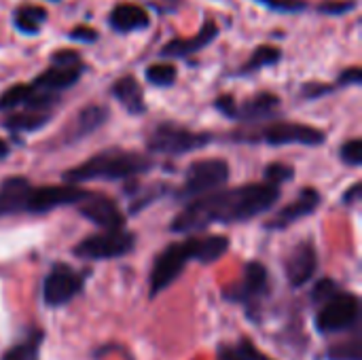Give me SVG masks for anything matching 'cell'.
I'll list each match as a JSON object with an SVG mask.
<instances>
[{
    "mask_svg": "<svg viewBox=\"0 0 362 360\" xmlns=\"http://www.w3.org/2000/svg\"><path fill=\"white\" fill-rule=\"evenodd\" d=\"M83 289V276L72 267L57 263L42 282V301L49 308H59L72 301Z\"/></svg>",
    "mask_w": 362,
    "mask_h": 360,
    "instance_id": "cell-10",
    "label": "cell"
},
{
    "mask_svg": "<svg viewBox=\"0 0 362 360\" xmlns=\"http://www.w3.org/2000/svg\"><path fill=\"white\" fill-rule=\"evenodd\" d=\"M106 121H108V108L98 106V104H89L72 119V123L64 129L62 138H64V142L83 140L85 136L98 132Z\"/></svg>",
    "mask_w": 362,
    "mask_h": 360,
    "instance_id": "cell-16",
    "label": "cell"
},
{
    "mask_svg": "<svg viewBox=\"0 0 362 360\" xmlns=\"http://www.w3.org/2000/svg\"><path fill=\"white\" fill-rule=\"evenodd\" d=\"M32 185L23 176H13L0 182V216L23 212L25 197L30 193Z\"/></svg>",
    "mask_w": 362,
    "mask_h": 360,
    "instance_id": "cell-20",
    "label": "cell"
},
{
    "mask_svg": "<svg viewBox=\"0 0 362 360\" xmlns=\"http://www.w3.org/2000/svg\"><path fill=\"white\" fill-rule=\"evenodd\" d=\"M13 21H15V28H17L21 34H28V36H34V34L38 32V28H40V25H36V23H32V21H28V19H21V17H13Z\"/></svg>",
    "mask_w": 362,
    "mask_h": 360,
    "instance_id": "cell-42",
    "label": "cell"
},
{
    "mask_svg": "<svg viewBox=\"0 0 362 360\" xmlns=\"http://www.w3.org/2000/svg\"><path fill=\"white\" fill-rule=\"evenodd\" d=\"M78 214L102 229L125 227V214L119 210L117 202L102 193H89L83 202H78Z\"/></svg>",
    "mask_w": 362,
    "mask_h": 360,
    "instance_id": "cell-11",
    "label": "cell"
},
{
    "mask_svg": "<svg viewBox=\"0 0 362 360\" xmlns=\"http://www.w3.org/2000/svg\"><path fill=\"white\" fill-rule=\"evenodd\" d=\"M13 17H21V19H28L36 25H40L45 19H47V11L42 6H34V4H23L15 11Z\"/></svg>",
    "mask_w": 362,
    "mask_h": 360,
    "instance_id": "cell-35",
    "label": "cell"
},
{
    "mask_svg": "<svg viewBox=\"0 0 362 360\" xmlns=\"http://www.w3.org/2000/svg\"><path fill=\"white\" fill-rule=\"evenodd\" d=\"M361 316V301L352 293H335L329 301L322 303V310L318 312L316 327L322 335L327 333H339L358 323Z\"/></svg>",
    "mask_w": 362,
    "mask_h": 360,
    "instance_id": "cell-8",
    "label": "cell"
},
{
    "mask_svg": "<svg viewBox=\"0 0 362 360\" xmlns=\"http://www.w3.org/2000/svg\"><path fill=\"white\" fill-rule=\"evenodd\" d=\"M89 195V191L81 189L78 185H66V187H32L28 197H25V208L23 212L32 214H45L49 210L62 208V206H74L83 202Z\"/></svg>",
    "mask_w": 362,
    "mask_h": 360,
    "instance_id": "cell-9",
    "label": "cell"
},
{
    "mask_svg": "<svg viewBox=\"0 0 362 360\" xmlns=\"http://www.w3.org/2000/svg\"><path fill=\"white\" fill-rule=\"evenodd\" d=\"M295 178V168L286 166V163H269L265 168V182H272V185H278L282 187L284 182L293 180Z\"/></svg>",
    "mask_w": 362,
    "mask_h": 360,
    "instance_id": "cell-30",
    "label": "cell"
},
{
    "mask_svg": "<svg viewBox=\"0 0 362 360\" xmlns=\"http://www.w3.org/2000/svg\"><path fill=\"white\" fill-rule=\"evenodd\" d=\"M153 166L155 161L148 155L123 151V149H108L66 170L62 178L64 182L70 185L91 182V180H129L146 174Z\"/></svg>",
    "mask_w": 362,
    "mask_h": 360,
    "instance_id": "cell-2",
    "label": "cell"
},
{
    "mask_svg": "<svg viewBox=\"0 0 362 360\" xmlns=\"http://www.w3.org/2000/svg\"><path fill=\"white\" fill-rule=\"evenodd\" d=\"M134 246H136V236L125 227H121V229H104L102 233H93L85 238L72 248V252L74 257L81 259L104 261V259L125 257L134 250Z\"/></svg>",
    "mask_w": 362,
    "mask_h": 360,
    "instance_id": "cell-6",
    "label": "cell"
},
{
    "mask_svg": "<svg viewBox=\"0 0 362 360\" xmlns=\"http://www.w3.org/2000/svg\"><path fill=\"white\" fill-rule=\"evenodd\" d=\"M335 293H339L337 284H335L333 280L325 278V280L316 282V286L312 289V301H314V303H325V301H329Z\"/></svg>",
    "mask_w": 362,
    "mask_h": 360,
    "instance_id": "cell-34",
    "label": "cell"
},
{
    "mask_svg": "<svg viewBox=\"0 0 362 360\" xmlns=\"http://www.w3.org/2000/svg\"><path fill=\"white\" fill-rule=\"evenodd\" d=\"M68 38L76 40V42H95L98 40V30L89 28V25H76L74 30H70Z\"/></svg>",
    "mask_w": 362,
    "mask_h": 360,
    "instance_id": "cell-39",
    "label": "cell"
},
{
    "mask_svg": "<svg viewBox=\"0 0 362 360\" xmlns=\"http://www.w3.org/2000/svg\"><path fill=\"white\" fill-rule=\"evenodd\" d=\"M42 339V335H34L30 342L21 344V346H15L13 350H8L2 360H38V342Z\"/></svg>",
    "mask_w": 362,
    "mask_h": 360,
    "instance_id": "cell-29",
    "label": "cell"
},
{
    "mask_svg": "<svg viewBox=\"0 0 362 360\" xmlns=\"http://www.w3.org/2000/svg\"><path fill=\"white\" fill-rule=\"evenodd\" d=\"M110 93L119 100V104L129 112V115H142L146 112V104H144V93L140 83L136 81V76L127 74L121 76L112 87Z\"/></svg>",
    "mask_w": 362,
    "mask_h": 360,
    "instance_id": "cell-21",
    "label": "cell"
},
{
    "mask_svg": "<svg viewBox=\"0 0 362 360\" xmlns=\"http://www.w3.org/2000/svg\"><path fill=\"white\" fill-rule=\"evenodd\" d=\"M229 180V163L225 159H199L187 168L182 187L174 193L178 199H195Z\"/></svg>",
    "mask_w": 362,
    "mask_h": 360,
    "instance_id": "cell-5",
    "label": "cell"
},
{
    "mask_svg": "<svg viewBox=\"0 0 362 360\" xmlns=\"http://www.w3.org/2000/svg\"><path fill=\"white\" fill-rule=\"evenodd\" d=\"M335 87L333 85H329V83H303L301 85V98L303 100H318V98H322V95H327V93H331Z\"/></svg>",
    "mask_w": 362,
    "mask_h": 360,
    "instance_id": "cell-36",
    "label": "cell"
},
{
    "mask_svg": "<svg viewBox=\"0 0 362 360\" xmlns=\"http://www.w3.org/2000/svg\"><path fill=\"white\" fill-rule=\"evenodd\" d=\"M316 267H318V255H316L314 244H312L310 240L297 244V246L291 250V255L286 257V263H284L288 284L295 286V289L305 286V284L314 278Z\"/></svg>",
    "mask_w": 362,
    "mask_h": 360,
    "instance_id": "cell-12",
    "label": "cell"
},
{
    "mask_svg": "<svg viewBox=\"0 0 362 360\" xmlns=\"http://www.w3.org/2000/svg\"><path fill=\"white\" fill-rule=\"evenodd\" d=\"M358 6V0H325L318 4V13L322 15H346Z\"/></svg>",
    "mask_w": 362,
    "mask_h": 360,
    "instance_id": "cell-31",
    "label": "cell"
},
{
    "mask_svg": "<svg viewBox=\"0 0 362 360\" xmlns=\"http://www.w3.org/2000/svg\"><path fill=\"white\" fill-rule=\"evenodd\" d=\"M329 360H362V344L361 337H352L346 344H337L327 352Z\"/></svg>",
    "mask_w": 362,
    "mask_h": 360,
    "instance_id": "cell-28",
    "label": "cell"
},
{
    "mask_svg": "<svg viewBox=\"0 0 362 360\" xmlns=\"http://www.w3.org/2000/svg\"><path fill=\"white\" fill-rule=\"evenodd\" d=\"M32 89H34L32 85H23V83H17V85L8 87V89L0 95V110H11V108L23 106L25 100L30 98Z\"/></svg>",
    "mask_w": 362,
    "mask_h": 360,
    "instance_id": "cell-27",
    "label": "cell"
},
{
    "mask_svg": "<svg viewBox=\"0 0 362 360\" xmlns=\"http://www.w3.org/2000/svg\"><path fill=\"white\" fill-rule=\"evenodd\" d=\"M362 195V182H354L348 191H346V195L341 197V202L346 204V206H354L358 199H361Z\"/></svg>",
    "mask_w": 362,
    "mask_h": 360,
    "instance_id": "cell-41",
    "label": "cell"
},
{
    "mask_svg": "<svg viewBox=\"0 0 362 360\" xmlns=\"http://www.w3.org/2000/svg\"><path fill=\"white\" fill-rule=\"evenodd\" d=\"M214 108H216L221 115L229 117V119H235V115H238V104H235V98H233V95H229V93H225V95H218V98L214 100Z\"/></svg>",
    "mask_w": 362,
    "mask_h": 360,
    "instance_id": "cell-38",
    "label": "cell"
},
{
    "mask_svg": "<svg viewBox=\"0 0 362 360\" xmlns=\"http://www.w3.org/2000/svg\"><path fill=\"white\" fill-rule=\"evenodd\" d=\"M257 2L278 13H301L308 8V0H257Z\"/></svg>",
    "mask_w": 362,
    "mask_h": 360,
    "instance_id": "cell-33",
    "label": "cell"
},
{
    "mask_svg": "<svg viewBox=\"0 0 362 360\" xmlns=\"http://www.w3.org/2000/svg\"><path fill=\"white\" fill-rule=\"evenodd\" d=\"M212 142V134L193 132L178 123H159L146 138V149L155 155H185Z\"/></svg>",
    "mask_w": 362,
    "mask_h": 360,
    "instance_id": "cell-4",
    "label": "cell"
},
{
    "mask_svg": "<svg viewBox=\"0 0 362 360\" xmlns=\"http://www.w3.org/2000/svg\"><path fill=\"white\" fill-rule=\"evenodd\" d=\"M144 76L155 87H170V85H174L178 72H176V66L174 64H151L146 68Z\"/></svg>",
    "mask_w": 362,
    "mask_h": 360,
    "instance_id": "cell-26",
    "label": "cell"
},
{
    "mask_svg": "<svg viewBox=\"0 0 362 360\" xmlns=\"http://www.w3.org/2000/svg\"><path fill=\"white\" fill-rule=\"evenodd\" d=\"M282 59V49L280 47H274V45H261L252 51L250 59L240 68V74H250V72H257L261 68H267V66H274Z\"/></svg>",
    "mask_w": 362,
    "mask_h": 360,
    "instance_id": "cell-24",
    "label": "cell"
},
{
    "mask_svg": "<svg viewBox=\"0 0 362 360\" xmlns=\"http://www.w3.org/2000/svg\"><path fill=\"white\" fill-rule=\"evenodd\" d=\"M320 206V193L314 187H303L299 197L295 202H291L288 206H284L274 219H269L265 223L267 229L276 231V229H286L293 223H297L299 219L310 216L312 212H316V208Z\"/></svg>",
    "mask_w": 362,
    "mask_h": 360,
    "instance_id": "cell-13",
    "label": "cell"
},
{
    "mask_svg": "<svg viewBox=\"0 0 362 360\" xmlns=\"http://www.w3.org/2000/svg\"><path fill=\"white\" fill-rule=\"evenodd\" d=\"M235 140L242 142H265L272 146H286V144H303V146H318L325 142V132L305 123H288V121H274L269 125L257 129H242L233 134Z\"/></svg>",
    "mask_w": 362,
    "mask_h": 360,
    "instance_id": "cell-3",
    "label": "cell"
},
{
    "mask_svg": "<svg viewBox=\"0 0 362 360\" xmlns=\"http://www.w3.org/2000/svg\"><path fill=\"white\" fill-rule=\"evenodd\" d=\"M218 360H272L265 354H261L250 339H240L235 346H227L221 348L218 352Z\"/></svg>",
    "mask_w": 362,
    "mask_h": 360,
    "instance_id": "cell-25",
    "label": "cell"
},
{
    "mask_svg": "<svg viewBox=\"0 0 362 360\" xmlns=\"http://www.w3.org/2000/svg\"><path fill=\"white\" fill-rule=\"evenodd\" d=\"M282 191L272 182H250L225 191H210L191 199L180 214L170 225L174 233H191L202 231L210 225H233L246 223L267 210H272Z\"/></svg>",
    "mask_w": 362,
    "mask_h": 360,
    "instance_id": "cell-1",
    "label": "cell"
},
{
    "mask_svg": "<svg viewBox=\"0 0 362 360\" xmlns=\"http://www.w3.org/2000/svg\"><path fill=\"white\" fill-rule=\"evenodd\" d=\"M51 64L53 66H76L81 64V55L76 49H59L51 53Z\"/></svg>",
    "mask_w": 362,
    "mask_h": 360,
    "instance_id": "cell-37",
    "label": "cell"
},
{
    "mask_svg": "<svg viewBox=\"0 0 362 360\" xmlns=\"http://www.w3.org/2000/svg\"><path fill=\"white\" fill-rule=\"evenodd\" d=\"M49 2H59V0H49Z\"/></svg>",
    "mask_w": 362,
    "mask_h": 360,
    "instance_id": "cell-44",
    "label": "cell"
},
{
    "mask_svg": "<svg viewBox=\"0 0 362 360\" xmlns=\"http://www.w3.org/2000/svg\"><path fill=\"white\" fill-rule=\"evenodd\" d=\"M83 66L76 64V66H51L49 70H45L42 74H38L32 83V87L36 89H42V91H64L68 87H72L81 74H83Z\"/></svg>",
    "mask_w": 362,
    "mask_h": 360,
    "instance_id": "cell-19",
    "label": "cell"
},
{
    "mask_svg": "<svg viewBox=\"0 0 362 360\" xmlns=\"http://www.w3.org/2000/svg\"><path fill=\"white\" fill-rule=\"evenodd\" d=\"M267 282H269V276H267L265 265L263 263H257V261H250L244 267L242 280L238 284H233L231 289H227L225 291V297L229 301L248 303V301H252L255 297H261L267 291Z\"/></svg>",
    "mask_w": 362,
    "mask_h": 360,
    "instance_id": "cell-14",
    "label": "cell"
},
{
    "mask_svg": "<svg viewBox=\"0 0 362 360\" xmlns=\"http://www.w3.org/2000/svg\"><path fill=\"white\" fill-rule=\"evenodd\" d=\"M278 108H280V98L276 93L261 91V93L252 95L250 100H246L242 106H238L235 119L246 125H257L261 121L272 119L278 112Z\"/></svg>",
    "mask_w": 362,
    "mask_h": 360,
    "instance_id": "cell-17",
    "label": "cell"
},
{
    "mask_svg": "<svg viewBox=\"0 0 362 360\" xmlns=\"http://www.w3.org/2000/svg\"><path fill=\"white\" fill-rule=\"evenodd\" d=\"M8 155V144L0 138V159H4Z\"/></svg>",
    "mask_w": 362,
    "mask_h": 360,
    "instance_id": "cell-43",
    "label": "cell"
},
{
    "mask_svg": "<svg viewBox=\"0 0 362 360\" xmlns=\"http://www.w3.org/2000/svg\"><path fill=\"white\" fill-rule=\"evenodd\" d=\"M218 36V25L216 21L208 19L202 30L193 36V38H172L170 42H165L161 47V57H189L197 51H202L204 47H208L210 42H214Z\"/></svg>",
    "mask_w": 362,
    "mask_h": 360,
    "instance_id": "cell-15",
    "label": "cell"
},
{
    "mask_svg": "<svg viewBox=\"0 0 362 360\" xmlns=\"http://www.w3.org/2000/svg\"><path fill=\"white\" fill-rule=\"evenodd\" d=\"M51 121V112L42 110H28V112H17L11 115L2 121V127L13 132V134H25V132H36L45 127Z\"/></svg>",
    "mask_w": 362,
    "mask_h": 360,
    "instance_id": "cell-23",
    "label": "cell"
},
{
    "mask_svg": "<svg viewBox=\"0 0 362 360\" xmlns=\"http://www.w3.org/2000/svg\"><path fill=\"white\" fill-rule=\"evenodd\" d=\"M229 250V240L225 236H206L193 238V261L214 263Z\"/></svg>",
    "mask_w": 362,
    "mask_h": 360,
    "instance_id": "cell-22",
    "label": "cell"
},
{
    "mask_svg": "<svg viewBox=\"0 0 362 360\" xmlns=\"http://www.w3.org/2000/svg\"><path fill=\"white\" fill-rule=\"evenodd\" d=\"M362 83V68L361 66H352L348 70H344L337 79L339 87H350V85H361Z\"/></svg>",
    "mask_w": 362,
    "mask_h": 360,
    "instance_id": "cell-40",
    "label": "cell"
},
{
    "mask_svg": "<svg viewBox=\"0 0 362 360\" xmlns=\"http://www.w3.org/2000/svg\"><path fill=\"white\" fill-rule=\"evenodd\" d=\"M108 23L115 32L119 34H129V32H138V30H146L151 25L148 13L138 6V4H117L110 15H108Z\"/></svg>",
    "mask_w": 362,
    "mask_h": 360,
    "instance_id": "cell-18",
    "label": "cell"
},
{
    "mask_svg": "<svg viewBox=\"0 0 362 360\" xmlns=\"http://www.w3.org/2000/svg\"><path fill=\"white\" fill-rule=\"evenodd\" d=\"M339 155H341V161H344V163H348V166H352V168H358V166L362 163L361 138H352V140H348V142L341 146Z\"/></svg>",
    "mask_w": 362,
    "mask_h": 360,
    "instance_id": "cell-32",
    "label": "cell"
},
{
    "mask_svg": "<svg viewBox=\"0 0 362 360\" xmlns=\"http://www.w3.org/2000/svg\"><path fill=\"white\" fill-rule=\"evenodd\" d=\"M193 261V238L170 244L157 259L151 272V297H157L165 291L185 269V265Z\"/></svg>",
    "mask_w": 362,
    "mask_h": 360,
    "instance_id": "cell-7",
    "label": "cell"
}]
</instances>
